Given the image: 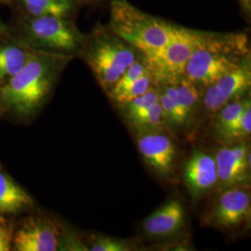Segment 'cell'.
<instances>
[{
	"label": "cell",
	"instance_id": "6da1fadb",
	"mask_svg": "<svg viewBox=\"0 0 251 251\" xmlns=\"http://www.w3.org/2000/svg\"><path fill=\"white\" fill-rule=\"evenodd\" d=\"M73 57L35 50L25 66L0 87V110L22 122L28 121L45 105L55 84Z\"/></svg>",
	"mask_w": 251,
	"mask_h": 251
},
{
	"label": "cell",
	"instance_id": "7a4b0ae2",
	"mask_svg": "<svg viewBox=\"0 0 251 251\" xmlns=\"http://www.w3.org/2000/svg\"><path fill=\"white\" fill-rule=\"evenodd\" d=\"M249 37L243 33L200 31L197 48L183 75L197 87L205 88L225 74L250 63Z\"/></svg>",
	"mask_w": 251,
	"mask_h": 251
},
{
	"label": "cell",
	"instance_id": "3957f363",
	"mask_svg": "<svg viewBox=\"0 0 251 251\" xmlns=\"http://www.w3.org/2000/svg\"><path fill=\"white\" fill-rule=\"evenodd\" d=\"M107 26L146 59L161 52L171 32V23L145 13L126 0L111 1Z\"/></svg>",
	"mask_w": 251,
	"mask_h": 251
},
{
	"label": "cell",
	"instance_id": "277c9868",
	"mask_svg": "<svg viewBox=\"0 0 251 251\" xmlns=\"http://www.w3.org/2000/svg\"><path fill=\"white\" fill-rule=\"evenodd\" d=\"M79 54L106 93L143 55L112 32L107 25H98L86 37Z\"/></svg>",
	"mask_w": 251,
	"mask_h": 251
},
{
	"label": "cell",
	"instance_id": "5b68a950",
	"mask_svg": "<svg viewBox=\"0 0 251 251\" xmlns=\"http://www.w3.org/2000/svg\"><path fill=\"white\" fill-rule=\"evenodd\" d=\"M28 34L31 49L71 57L80 53L86 39L69 18L56 16L33 17Z\"/></svg>",
	"mask_w": 251,
	"mask_h": 251
},
{
	"label": "cell",
	"instance_id": "8992f818",
	"mask_svg": "<svg viewBox=\"0 0 251 251\" xmlns=\"http://www.w3.org/2000/svg\"><path fill=\"white\" fill-rule=\"evenodd\" d=\"M199 36V30L171 23L170 38L161 52L152 59L144 57L156 84L183 75L187 62L198 46Z\"/></svg>",
	"mask_w": 251,
	"mask_h": 251
},
{
	"label": "cell",
	"instance_id": "52a82bcc",
	"mask_svg": "<svg viewBox=\"0 0 251 251\" xmlns=\"http://www.w3.org/2000/svg\"><path fill=\"white\" fill-rule=\"evenodd\" d=\"M64 242L63 229L54 219L42 214H30L15 225L12 251H60Z\"/></svg>",
	"mask_w": 251,
	"mask_h": 251
},
{
	"label": "cell",
	"instance_id": "ba28073f",
	"mask_svg": "<svg viewBox=\"0 0 251 251\" xmlns=\"http://www.w3.org/2000/svg\"><path fill=\"white\" fill-rule=\"evenodd\" d=\"M251 213V194L237 185L222 190L206 219L209 225L216 228L234 230L250 221Z\"/></svg>",
	"mask_w": 251,
	"mask_h": 251
},
{
	"label": "cell",
	"instance_id": "9c48e42d",
	"mask_svg": "<svg viewBox=\"0 0 251 251\" xmlns=\"http://www.w3.org/2000/svg\"><path fill=\"white\" fill-rule=\"evenodd\" d=\"M251 84V65L250 63H245L204 88V109L207 114H216L229 101L240 99L250 90Z\"/></svg>",
	"mask_w": 251,
	"mask_h": 251
},
{
	"label": "cell",
	"instance_id": "30bf717a",
	"mask_svg": "<svg viewBox=\"0 0 251 251\" xmlns=\"http://www.w3.org/2000/svg\"><path fill=\"white\" fill-rule=\"evenodd\" d=\"M137 145L145 163L160 176L172 174L177 157L176 145L158 130L139 132Z\"/></svg>",
	"mask_w": 251,
	"mask_h": 251
},
{
	"label": "cell",
	"instance_id": "8fae6325",
	"mask_svg": "<svg viewBox=\"0 0 251 251\" xmlns=\"http://www.w3.org/2000/svg\"><path fill=\"white\" fill-rule=\"evenodd\" d=\"M214 158L222 190L240 185L249 178L250 151L246 144L224 146L217 151Z\"/></svg>",
	"mask_w": 251,
	"mask_h": 251
},
{
	"label": "cell",
	"instance_id": "7c38bea8",
	"mask_svg": "<svg viewBox=\"0 0 251 251\" xmlns=\"http://www.w3.org/2000/svg\"><path fill=\"white\" fill-rule=\"evenodd\" d=\"M184 182L194 198H199L214 188L218 183L215 158L202 151L195 152L185 164Z\"/></svg>",
	"mask_w": 251,
	"mask_h": 251
},
{
	"label": "cell",
	"instance_id": "4fadbf2b",
	"mask_svg": "<svg viewBox=\"0 0 251 251\" xmlns=\"http://www.w3.org/2000/svg\"><path fill=\"white\" fill-rule=\"evenodd\" d=\"M184 224V208L179 200L172 199L149 216L144 223L145 233L164 237L178 232Z\"/></svg>",
	"mask_w": 251,
	"mask_h": 251
},
{
	"label": "cell",
	"instance_id": "5bb4252c",
	"mask_svg": "<svg viewBox=\"0 0 251 251\" xmlns=\"http://www.w3.org/2000/svg\"><path fill=\"white\" fill-rule=\"evenodd\" d=\"M36 206L34 198L0 167V215L16 216Z\"/></svg>",
	"mask_w": 251,
	"mask_h": 251
},
{
	"label": "cell",
	"instance_id": "9a60e30c",
	"mask_svg": "<svg viewBox=\"0 0 251 251\" xmlns=\"http://www.w3.org/2000/svg\"><path fill=\"white\" fill-rule=\"evenodd\" d=\"M35 50L17 44L0 45V87L25 66Z\"/></svg>",
	"mask_w": 251,
	"mask_h": 251
},
{
	"label": "cell",
	"instance_id": "2e32d148",
	"mask_svg": "<svg viewBox=\"0 0 251 251\" xmlns=\"http://www.w3.org/2000/svg\"><path fill=\"white\" fill-rule=\"evenodd\" d=\"M25 8L33 17L56 16L69 18L76 8L75 0H23Z\"/></svg>",
	"mask_w": 251,
	"mask_h": 251
},
{
	"label": "cell",
	"instance_id": "e0dca14e",
	"mask_svg": "<svg viewBox=\"0 0 251 251\" xmlns=\"http://www.w3.org/2000/svg\"><path fill=\"white\" fill-rule=\"evenodd\" d=\"M174 84L177 97L188 118L192 117L200 102V94L198 87L188 80L184 75L171 78Z\"/></svg>",
	"mask_w": 251,
	"mask_h": 251
},
{
	"label": "cell",
	"instance_id": "ac0fdd59",
	"mask_svg": "<svg viewBox=\"0 0 251 251\" xmlns=\"http://www.w3.org/2000/svg\"><path fill=\"white\" fill-rule=\"evenodd\" d=\"M129 122L140 132L160 129L166 121L159 100L143 114L129 120Z\"/></svg>",
	"mask_w": 251,
	"mask_h": 251
},
{
	"label": "cell",
	"instance_id": "d6986e66",
	"mask_svg": "<svg viewBox=\"0 0 251 251\" xmlns=\"http://www.w3.org/2000/svg\"><path fill=\"white\" fill-rule=\"evenodd\" d=\"M153 85H156L154 77L148 70L142 76H140L137 80H135L128 88L119 92L118 94L115 95L111 99L113 100L115 102H117V104L123 105L135 98L143 95Z\"/></svg>",
	"mask_w": 251,
	"mask_h": 251
},
{
	"label": "cell",
	"instance_id": "ffe728a7",
	"mask_svg": "<svg viewBox=\"0 0 251 251\" xmlns=\"http://www.w3.org/2000/svg\"><path fill=\"white\" fill-rule=\"evenodd\" d=\"M249 100L250 99L245 100L239 99L233 100L226 103L224 107L221 108L216 113L218 114L216 121V129L220 136H222L225 130L239 117Z\"/></svg>",
	"mask_w": 251,
	"mask_h": 251
},
{
	"label": "cell",
	"instance_id": "44dd1931",
	"mask_svg": "<svg viewBox=\"0 0 251 251\" xmlns=\"http://www.w3.org/2000/svg\"><path fill=\"white\" fill-rule=\"evenodd\" d=\"M159 100V88L153 85L143 95L123 104L128 121L143 114Z\"/></svg>",
	"mask_w": 251,
	"mask_h": 251
},
{
	"label": "cell",
	"instance_id": "7402d4cb",
	"mask_svg": "<svg viewBox=\"0 0 251 251\" xmlns=\"http://www.w3.org/2000/svg\"><path fill=\"white\" fill-rule=\"evenodd\" d=\"M251 100L244 108L241 115L230 126L221 137L227 141H239L251 136Z\"/></svg>",
	"mask_w": 251,
	"mask_h": 251
},
{
	"label": "cell",
	"instance_id": "603a6c76",
	"mask_svg": "<svg viewBox=\"0 0 251 251\" xmlns=\"http://www.w3.org/2000/svg\"><path fill=\"white\" fill-rule=\"evenodd\" d=\"M148 71L147 63L145 61L144 55H142L138 60H136L132 63L124 74L121 75V77L118 79L116 85L112 88V90L108 92V96L110 98L114 97L115 95L118 94L119 92L128 88L135 80H137L140 76H142L144 74Z\"/></svg>",
	"mask_w": 251,
	"mask_h": 251
},
{
	"label": "cell",
	"instance_id": "cb8c5ba5",
	"mask_svg": "<svg viewBox=\"0 0 251 251\" xmlns=\"http://www.w3.org/2000/svg\"><path fill=\"white\" fill-rule=\"evenodd\" d=\"M89 251H131V246L125 240L108 236H96L90 240Z\"/></svg>",
	"mask_w": 251,
	"mask_h": 251
},
{
	"label": "cell",
	"instance_id": "d4e9b609",
	"mask_svg": "<svg viewBox=\"0 0 251 251\" xmlns=\"http://www.w3.org/2000/svg\"><path fill=\"white\" fill-rule=\"evenodd\" d=\"M15 223L8 216L0 215V251H12Z\"/></svg>",
	"mask_w": 251,
	"mask_h": 251
},
{
	"label": "cell",
	"instance_id": "484cf974",
	"mask_svg": "<svg viewBox=\"0 0 251 251\" xmlns=\"http://www.w3.org/2000/svg\"><path fill=\"white\" fill-rule=\"evenodd\" d=\"M242 11L243 15L245 16L248 23L251 22V0H237Z\"/></svg>",
	"mask_w": 251,
	"mask_h": 251
},
{
	"label": "cell",
	"instance_id": "4316f807",
	"mask_svg": "<svg viewBox=\"0 0 251 251\" xmlns=\"http://www.w3.org/2000/svg\"><path fill=\"white\" fill-rule=\"evenodd\" d=\"M87 1H90V2H101V1H105V0H87Z\"/></svg>",
	"mask_w": 251,
	"mask_h": 251
},
{
	"label": "cell",
	"instance_id": "83f0119b",
	"mask_svg": "<svg viewBox=\"0 0 251 251\" xmlns=\"http://www.w3.org/2000/svg\"><path fill=\"white\" fill-rule=\"evenodd\" d=\"M2 116V112H1V110H0V117Z\"/></svg>",
	"mask_w": 251,
	"mask_h": 251
},
{
	"label": "cell",
	"instance_id": "f1b7e54d",
	"mask_svg": "<svg viewBox=\"0 0 251 251\" xmlns=\"http://www.w3.org/2000/svg\"><path fill=\"white\" fill-rule=\"evenodd\" d=\"M75 2H77V1H78V0H75Z\"/></svg>",
	"mask_w": 251,
	"mask_h": 251
},
{
	"label": "cell",
	"instance_id": "f546056e",
	"mask_svg": "<svg viewBox=\"0 0 251 251\" xmlns=\"http://www.w3.org/2000/svg\"><path fill=\"white\" fill-rule=\"evenodd\" d=\"M0 32H1V26H0Z\"/></svg>",
	"mask_w": 251,
	"mask_h": 251
},
{
	"label": "cell",
	"instance_id": "4dcf8cb0",
	"mask_svg": "<svg viewBox=\"0 0 251 251\" xmlns=\"http://www.w3.org/2000/svg\"><path fill=\"white\" fill-rule=\"evenodd\" d=\"M0 1H2V0H0Z\"/></svg>",
	"mask_w": 251,
	"mask_h": 251
}]
</instances>
